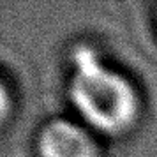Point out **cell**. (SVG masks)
Wrapping results in <instances>:
<instances>
[{
    "label": "cell",
    "mask_w": 157,
    "mask_h": 157,
    "mask_svg": "<svg viewBox=\"0 0 157 157\" xmlns=\"http://www.w3.org/2000/svg\"><path fill=\"white\" fill-rule=\"evenodd\" d=\"M64 92L71 115L102 140H124L145 113L141 88L92 43H74L67 55Z\"/></svg>",
    "instance_id": "cell-1"
},
{
    "label": "cell",
    "mask_w": 157,
    "mask_h": 157,
    "mask_svg": "<svg viewBox=\"0 0 157 157\" xmlns=\"http://www.w3.org/2000/svg\"><path fill=\"white\" fill-rule=\"evenodd\" d=\"M102 138L72 115L48 117L34 132V157H104Z\"/></svg>",
    "instance_id": "cell-2"
},
{
    "label": "cell",
    "mask_w": 157,
    "mask_h": 157,
    "mask_svg": "<svg viewBox=\"0 0 157 157\" xmlns=\"http://www.w3.org/2000/svg\"><path fill=\"white\" fill-rule=\"evenodd\" d=\"M154 25H155V30H157V6L154 7Z\"/></svg>",
    "instance_id": "cell-3"
}]
</instances>
